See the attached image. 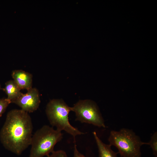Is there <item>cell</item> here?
Segmentation results:
<instances>
[{
  "label": "cell",
  "mask_w": 157,
  "mask_h": 157,
  "mask_svg": "<svg viewBox=\"0 0 157 157\" xmlns=\"http://www.w3.org/2000/svg\"><path fill=\"white\" fill-rule=\"evenodd\" d=\"M108 140L109 144L117 148L122 157H141V146L147 145L132 130L125 128L111 131Z\"/></svg>",
  "instance_id": "cell-4"
},
{
  "label": "cell",
  "mask_w": 157,
  "mask_h": 157,
  "mask_svg": "<svg viewBox=\"0 0 157 157\" xmlns=\"http://www.w3.org/2000/svg\"><path fill=\"white\" fill-rule=\"evenodd\" d=\"M11 103V101L7 98L0 99V117L1 116L8 105Z\"/></svg>",
  "instance_id": "cell-11"
},
{
  "label": "cell",
  "mask_w": 157,
  "mask_h": 157,
  "mask_svg": "<svg viewBox=\"0 0 157 157\" xmlns=\"http://www.w3.org/2000/svg\"><path fill=\"white\" fill-rule=\"evenodd\" d=\"M1 86L0 84V90H1Z\"/></svg>",
  "instance_id": "cell-14"
},
{
  "label": "cell",
  "mask_w": 157,
  "mask_h": 157,
  "mask_svg": "<svg viewBox=\"0 0 157 157\" xmlns=\"http://www.w3.org/2000/svg\"><path fill=\"white\" fill-rule=\"evenodd\" d=\"M11 76L21 90H28L32 88L33 76L31 74L22 70H15L12 72Z\"/></svg>",
  "instance_id": "cell-7"
},
{
  "label": "cell",
  "mask_w": 157,
  "mask_h": 157,
  "mask_svg": "<svg viewBox=\"0 0 157 157\" xmlns=\"http://www.w3.org/2000/svg\"><path fill=\"white\" fill-rule=\"evenodd\" d=\"M93 134L98 147L99 157H117V153L111 149L110 144L104 143L95 131H94Z\"/></svg>",
  "instance_id": "cell-8"
},
{
  "label": "cell",
  "mask_w": 157,
  "mask_h": 157,
  "mask_svg": "<svg viewBox=\"0 0 157 157\" xmlns=\"http://www.w3.org/2000/svg\"><path fill=\"white\" fill-rule=\"evenodd\" d=\"M74 144L73 157H86L78 151L76 144L75 142H74Z\"/></svg>",
  "instance_id": "cell-13"
},
{
  "label": "cell",
  "mask_w": 157,
  "mask_h": 157,
  "mask_svg": "<svg viewBox=\"0 0 157 157\" xmlns=\"http://www.w3.org/2000/svg\"><path fill=\"white\" fill-rule=\"evenodd\" d=\"M72 107L69 106L62 99H53L47 104L46 113L50 124L60 131H64L72 136L75 141L76 136L85 133L80 131L70 123L68 118Z\"/></svg>",
  "instance_id": "cell-2"
},
{
  "label": "cell",
  "mask_w": 157,
  "mask_h": 157,
  "mask_svg": "<svg viewBox=\"0 0 157 157\" xmlns=\"http://www.w3.org/2000/svg\"><path fill=\"white\" fill-rule=\"evenodd\" d=\"M7 95V98L11 102L17 98L22 94L21 89L13 80L7 81L3 89Z\"/></svg>",
  "instance_id": "cell-9"
},
{
  "label": "cell",
  "mask_w": 157,
  "mask_h": 157,
  "mask_svg": "<svg viewBox=\"0 0 157 157\" xmlns=\"http://www.w3.org/2000/svg\"><path fill=\"white\" fill-rule=\"evenodd\" d=\"M33 125L28 113L14 109L7 113L0 132L1 142L7 149L20 155L31 145Z\"/></svg>",
  "instance_id": "cell-1"
},
{
  "label": "cell",
  "mask_w": 157,
  "mask_h": 157,
  "mask_svg": "<svg viewBox=\"0 0 157 157\" xmlns=\"http://www.w3.org/2000/svg\"><path fill=\"white\" fill-rule=\"evenodd\" d=\"M25 94L22 93L12 103H14L27 113H32L39 108L40 100L38 91L35 88H31Z\"/></svg>",
  "instance_id": "cell-6"
},
{
  "label": "cell",
  "mask_w": 157,
  "mask_h": 157,
  "mask_svg": "<svg viewBox=\"0 0 157 157\" xmlns=\"http://www.w3.org/2000/svg\"><path fill=\"white\" fill-rule=\"evenodd\" d=\"M47 157H68L66 152L63 150L53 151Z\"/></svg>",
  "instance_id": "cell-12"
},
{
  "label": "cell",
  "mask_w": 157,
  "mask_h": 157,
  "mask_svg": "<svg viewBox=\"0 0 157 157\" xmlns=\"http://www.w3.org/2000/svg\"><path fill=\"white\" fill-rule=\"evenodd\" d=\"M147 143V145L150 146L155 157H157V133L155 132L152 135L150 141Z\"/></svg>",
  "instance_id": "cell-10"
},
{
  "label": "cell",
  "mask_w": 157,
  "mask_h": 157,
  "mask_svg": "<svg viewBox=\"0 0 157 157\" xmlns=\"http://www.w3.org/2000/svg\"><path fill=\"white\" fill-rule=\"evenodd\" d=\"M61 131L44 125L32 135L30 157L48 156L54 151L55 145L63 138Z\"/></svg>",
  "instance_id": "cell-3"
},
{
  "label": "cell",
  "mask_w": 157,
  "mask_h": 157,
  "mask_svg": "<svg viewBox=\"0 0 157 157\" xmlns=\"http://www.w3.org/2000/svg\"><path fill=\"white\" fill-rule=\"evenodd\" d=\"M72 111L75 113L76 121L106 127L104 120L97 105L91 100H80L72 107Z\"/></svg>",
  "instance_id": "cell-5"
}]
</instances>
